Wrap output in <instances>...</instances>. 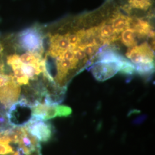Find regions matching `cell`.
<instances>
[{"instance_id": "cell-3", "label": "cell", "mask_w": 155, "mask_h": 155, "mask_svg": "<svg viewBox=\"0 0 155 155\" xmlns=\"http://www.w3.org/2000/svg\"><path fill=\"white\" fill-rule=\"evenodd\" d=\"M126 56L133 64L152 63L154 62V50L148 43L144 42L140 45L129 48Z\"/></svg>"}, {"instance_id": "cell-5", "label": "cell", "mask_w": 155, "mask_h": 155, "mask_svg": "<svg viewBox=\"0 0 155 155\" xmlns=\"http://www.w3.org/2000/svg\"><path fill=\"white\" fill-rule=\"evenodd\" d=\"M135 31L142 38L146 36L155 38V32L149 22L139 18L130 17L129 28Z\"/></svg>"}, {"instance_id": "cell-2", "label": "cell", "mask_w": 155, "mask_h": 155, "mask_svg": "<svg viewBox=\"0 0 155 155\" xmlns=\"http://www.w3.org/2000/svg\"><path fill=\"white\" fill-rule=\"evenodd\" d=\"M24 127L28 133L38 141L47 142L51 138L52 134L51 125L37 117H31Z\"/></svg>"}, {"instance_id": "cell-8", "label": "cell", "mask_w": 155, "mask_h": 155, "mask_svg": "<svg viewBox=\"0 0 155 155\" xmlns=\"http://www.w3.org/2000/svg\"><path fill=\"white\" fill-rule=\"evenodd\" d=\"M135 67V72L142 77H148L154 72V62L148 63H140L134 64Z\"/></svg>"}, {"instance_id": "cell-1", "label": "cell", "mask_w": 155, "mask_h": 155, "mask_svg": "<svg viewBox=\"0 0 155 155\" xmlns=\"http://www.w3.org/2000/svg\"><path fill=\"white\" fill-rule=\"evenodd\" d=\"M44 31L38 25L24 29L16 33H11L12 39L20 49L43 55Z\"/></svg>"}, {"instance_id": "cell-10", "label": "cell", "mask_w": 155, "mask_h": 155, "mask_svg": "<svg viewBox=\"0 0 155 155\" xmlns=\"http://www.w3.org/2000/svg\"><path fill=\"white\" fill-rule=\"evenodd\" d=\"M14 150L9 144H0V155H6L13 153Z\"/></svg>"}, {"instance_id": "cell-6", "label": "cell", "mask_w": 155, "mask_h": 155, "mask_svg": "<svg viewBox=\"0 0 155 155\" xmlns=\"http://www.w3.org/2000/svg\"><path fill=\"white\" fill-rule=\"evenodd\" d=\"M110 19L114 32L118 35L126 29L129 28L130 17L127 16L120 13H116Z\"/></svg>"}, {"instance_id": "cell-9", "label": "cell", "mask_w": 155, "mask_h": 155, "mask_svg": "<svg viewBox=\"0 0 155 155\" xmlns=\"http://www.w3.org/2000/svg\"><path fill=\"white\" fill-rule=\"evenodd\" d=\"M56 111L57 116L58 117L69 116L72 113L71 109L67 106L57 105Z\"/></svg>"}, {"instance_id": "cell-7", "label": "cell", "mask_w": 155, "mask_h": 155, "mask_svg": "<svg viewBox=\"0 0 155 155\" xmlns=\"http://www.w3.org/2000/svg\"><path fill=\"white\" fill-rule=\"evenodd\" d=\"M122 43L128 47H133L138 43V40L141 38L138 33L131 28L124 30L120 36Z\"/></svg>"}, {"instance_id": "cell-4", "label": "cell", "mask_w": 155, "mask_h": 155, "mask_svg": "<svg viewBox=\"0 0 155 155\" xmlns=\"http://www.w3.org/2000/svg\"><path fill=\"white\" fill-rule=\"evenodd\" d=\"M125 61L122 63L96 61L91 67V71L97 81L103 82L114 77L119 72L120 66Z\"/></svg>"}]
</instances>
